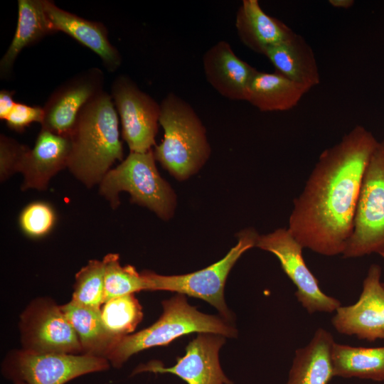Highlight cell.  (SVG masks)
<instances>
[{
    "label": "cell",
    "instance_id": "cell-1",
    "mask_svg": "<svg viewBox=\"0 0 384 384\" xmlns=\"http://www.w3.org/2000/svg\"><path fill=\"white\" fill-rule=\"evenodd\" d=\"M378 144L357 125L321 152L289 218L287 229L303 248L328 257L343 254L353 233L363 174Z\"/></svg>",
    "mask_w": 384,
    "mask_h": 384
},
{
    "label": "cell",
    "instance_id": "cell-2",
    "mask_svg": "<svg viewBox=\"0 0 384 384\" xmlns=\"http://www.w3.org/2000/svg\"><path fill=\"white\" fill-rule=\"evenodd\" d=\"M69 138L67 168L87 188L100 184L124 154L117 112L110 94L103 90L83 107Z\"/></svg>",
    "mask_w": 384,
    "mask_h": 384
},
{
    "label": "cell",
    "instance_id": "cell-3",
    "mask_svg": "<svg viewBox=\"0 0 384 384\" xmlns=\"http://www.w3.org/2000/svg\"><path fill=\"white\" fill-rule=\"evenodd\" d=\"M160 107L159 124L164 134L155 146V159L178 180L187 179L209 158L205 127L192 106L175 93L167 94Z\"/></svg>",
    "mask_w": 384,
    "mask_h": 384
},
{
    "label": "cell",
    "instance_id": "cell-4",
    "mask_svg": "<svg viewBox=\"0 0 384 384\" xmlns=\"http://www.w3.org/2000/svg\"><path fill=\"white\" fill-rule=\"evenodd\" d=\"M163 313L159 319L137 333L121 338L106 359L119 368L134 354L143 350L167 346L175 339L191 333H210L235 337L237 329L230 321L206 314L191 306L185 295L177 294L162 302Z\"/></svg>",
    "mask_w": 384,
    "mask_h": 384
},
{
    "label": "cell",
    "instance_id": "cell-5",
    "mask_svg": "<svg viewBox=\"0 0 384 384\" xmlns=\"http://www.w3.org/2000/svg\"><path fill=\"white\" fill-rule=\"evenodd\" d=\"M152 149L130 151L116 168L110 169L99 184V193L112 209L119 203V193L130 194L131 202L148 208L163 220L174 214L176 200L170 185L160 176Z\"/></svg>",
    "mask_w": 384,
    "mask_h": 384
},
{
    "label": "cell",
    "instance_id": "cell-6",
    "mask_svg": "<svg viewBox=\"0 0 384 384\" xmlns=\"http://www.w3.org/2000/svg\"><path fill=\"white\" fill-rule=\"evenodd\" d=\"M258 234L247 228L238 235V243L217 262L201 270L180 275H161L151 271L142 272L147 290H164L201 299L214 306L228 321L232 314L224 299V288L228 275L240 257L255 247Z\"/></svg>",
    "mask_w": 384,
    "mask_h": 384
},
{
    "label": "cell",
    "instance_id": "cell-7",
    "mask_svg": "<svg viewBox=\"0 0 384 384\" xmlns=\"http://www.w3.org/2000/svg\"><path fill=\"white\" fill-rule=\"evenodd\" d=\"M377 254L384 257V140L378 142L366 167L352 235L343 258Z\"/></svg>",
    "mask_w": 384,
    "mask_h": 384
},
{
    "label": "cell",
    "instance_id": "cell-8",
    "mask_svg": "<svg viewBox=\"0 0 384 384\" xmlns=\"http://www.w3.org/2000/svg\"><path fill=\"white\" fill-rule=\"evenodd\" d=\"M109 361L87 354L37 353L21 350L2 364L3 375L27 384H65L78 377L109 369Z\"/></svg>",
    "mask_w": 384,
    "mask_h": 384
},
{
    "label": "cell",
    "instance_id": "cell-9",
    "mask_svg": "<svg viewBox=\"0 0 384 384\" xmlns=\"http://www.w3.org/2000/svg\"><path fill=\"white\" fill-rule=\"evenodd\" d=\"M255 247L270 252L279 260L282 269L296 287L294 295L309 314L332 313L341 302L322 292L316 277L305 263L303 247L287 228L258 235Z\"/></svg>",
    "mask_w": 384,
    "mask_h": 384
},
{
    "label": "cell",
    "instance_id": "cell-10",
    "mask_svg": "<svg viewBox=\"0 0 384 384\" xmlns=\"http://www.w3.org/2000/svg\"><path fill=\"white\" fill-rule=\"evenodd\" d=\"M110 95L120 117L123 139L130 151L151 150L159 129L160 104L124 75L114 79Z\"/></svg>",
    "mask_w": 384,
    "mask_h": 384
},
{
    "label": "cell",
    "instance_id": "cell-11",
    "mask_svg": "<svg viewBox=\"0 0 384 384\" xmlns=\"http://www.w3.org/2000/svg\"><path fill=\"white\" fill-rule=\"evenodd\" d=\"M23 350L37 353L82 354L78 336L60 306L51 300L32 302L23 313Z\"/></svg>",
    "mask_w": 384,
    "mask_h": 384
},
{
    "label": "cell",
    "instance_id": "cell-12",
    "mask_svg": "<svg viewBox=\"0 0 384 384\" xmlns=\"http://www.w3.org/2000/svg\"><path fill=\"white\" fill-rule=\"evenodd\" d=\"M381 274V267L372 264L358 301L351 305L340 306L336 310L331 324L338 333L370 342L384 339V287Z\"/></svg>",
    "mask_w": 384,
    "mask_h": 384
},
{
    "label": "cell",
    "instance_id": "cell-13",
    "mask_svg": "<svg viewBox=\"0 0 384 384\" xmlns=\"http://www.w3.org/2000/svg\"><path fill=\"white\" fill-rule=\"evenodd\" d=\"M224 343L223 336L198 333L186 347L185 355L177 358L174 366L165 367L161 362L152 361L139 365L132 375L143 372L171 373L187 384H233L223 373L219 361V351Z\"/></svg>",
    "mask_w": 384,
    "mask_h": 384
},
{
    "label": "cell",
    "instance_id": "cell-14",
    "mask_svg": "<svg viewBox=\"0 0 384 384\" xmlns=\"http://www.w3.org/2000/svg\"><path fill=\"white\" fill-rule=\"evenodd\" d=\"M105 76L98 68L78 73L56 87L43 107L41 129L69 137L79 112L92 98L102 92Z\"/></svg>",
    "mask_w": 384,
    "mask_h": 384
},
{
    "label": "cell",
    "instance_id": "cell-15",
    "mask_svg": "<svg viewBox=\"0 0 384 384\" xmlns=\"http://www.w3.org/2000/svg\"><path fill=\"white\" fill-rule=\"evenodd\" d=\"M69 137L41 129L34 146L26 151L20 166L23 176L21 190H46L50 180L68 167L70 154Z\"/></svg>",
    "mask_w": 384,
    "mask_h": 384
},
{
    "label": "cell",
    "instance_id": "cell-16",
    "mask_svg": "<svg viewBox=\"0 0 384 384\" xmlns=\"http://www.w3.org/2000/svg\"><path fill=\"white\" fill-rule=\"evenodd\" d=\"M203 68L208 83L232 100L246 101L250 83L257 71L240 58L225 41H218L204 53Z\"/></svg>",
    "mask_w": 384,
    "mask_h": 384
},
{
    "label": "cell",
    "instance_id": "cell-17",
    "mask_svg": "<svg viewBox=\"0 0 384 384\" xmlns=\"http://www.w3.org/2000/svg\"><path fill=\"white\" fill-rule=\"evenodd\" d=\"M46 14L55 32L61 31L86 46L102 60L109 72L116 71L122 56L108 38V31L101 22L90 21L59 8L50 0H43Z\"/></svg>",
    "mask_w": 384,
    "mask_h": 384
},
{
    "label": "cell",
    "instance_id": "cell-18",
    "mask_svg": "<svg viewBox=\"0 0 384 384\" xmlns=\"http://www.w3.org/2000/svg\"><path fill=\"white\" fill-rule=\"evenodd\" d=\"M235 28L242 43L262 55L296 33L284 23L265 13L257 0L242 1L236 14Z\"/></svg>",
    "mask_w": 384,
    "mask_h": 384
},
{
    "label": "cell",
    "instance_id": "cell-19",
    "mask_svg": "<svg viewBox=\"0 0 384 384\" xmlns=\"http://www.w3.org/2000/svg\"><path fill=\"white\" fill-rule=\"evenodd\" d=\"M332 334L319 328L309 343L296 350L286 384H328L334 377Z\"/></svg>",
    "mask_w": 384,
    "mask_h": 384
},
{
    "label": "cell",
    "instance_id": "cell-20",
    "mask_svg": "<svg viewBox=\"0 0 384 384\" xmlns=\"http://www.w3.org/2000/svg\"><path fill=\"white\" fill-rule=\"evenodd\" d=\"M55 33L46 14L43 0H18V20L13 39L0 60V77L9 78L21 50L48 35Z\"/></svg>",
    "mask_w": 384,
    "mask_h": 384
},
{
    "label": "cell",
    "instance_id": "cell-21",
    "mask_svg": "<svg viewBox=\"0 0 384 384\" xmlns=\"http://www.w3.org/2000/svg\"><path fill=\"white\" fill-rule=\"evenodd\" d=\"M264 55L272 64L275 71L309 90L320 82L313 50L297 33L289 40L270 48Z\"/></svg>",
    "mask_w": 384,
    "mask_h": 384
},
{
    "label": "cell",
    "instance_id": "cell-22",
    "mask_svg": "<svg viewBox=\"0 0 384 384\" xmlns=\"http://www.w3.org/2000/svg\"><path fill=\"white\" fill-rule=\"evenodd\" d=\"M308 91L277 71L257 70L250 83L246 101L261 112H282L294 107Z\"/></svg>",
    "mask_w": 384,
    "mask_h": 384
},
{
    "label": "cell",
    "instance_id": "cell-23",
    "mask_svg": "<svg viewBox=\"0 0 384 384\" xmlns=\"http://www.w3.org/2000/svg\"><path fill=\"white\" fill-rule=\"evenodd\" d=\"M60 307L78 336L82 354L106 358L119 339L106 330L101 309L82 306L72 301Z\"/></svg>",
    "mask_w": 384,
    "mask_h": 384
},
{
    "label": "cell",
    "instance_id": "cell-24",
    "mask_svg": "<svg viewBox=\"0 0 384 384\" xmlns=\"http://www.w3.org/2000/svg\"><path fill=\"white\" fill-rule=\"evenodd\" d=\"M334 376L384 381V346L360 347L334 343Z\"/></svg>",
    "mask_w": 384,
    "mask_h": 384
},
{
    "label": "cell",
    "instance_id": "cell-25",
    "mask_svg": "<svg viewBox=\"0 0 384 384\" xmlns=\"http://www.w3.org/2000/svg\"><path fill=\"white\" fill-rule=\"evenodd\" d=\"M103 304L101 309L103 324L118 339L133 332L143 319L142 306L134 294L111 299Z\"/></svg>",
    "mask_w": 384,
    "mask_h": 384
},
{
    "label": "cell",
    "instance_id": "cell-26",
    "mask_svg": "<svg viewBox=\"0 0 384 384\" xmlns=\"http://www.w3.org/2000/svg\"><path fill=\"white\" fill-rule=\"evenodd\" d=\"M105 265V302L142 290H147L146 282L134 267L122 266L118 254L109 253L102 260Z\"/></svg>",
    "mask_w": 384,
    "mask_h": 384
},
{
    "label": "cell",
    "instance_id": "cell-27",
    "mask_svg": "<svg viewBox=\"0 0 384 384\" xmlns=\"http://www.w3.org/2000/svg\"><path fill=\"white\" fill-rule=\"evenodd\" d=\"M72 302L88 307L100 308L105 303V265L91 260L75 274Z\"/></svg>",
    "mask_w": 384,
    "mask_h": 384
},
{
    "label": "cell",
    "instance_id": "cell-28",
    "mask_svg": "<svg viewBox=\"0 0 384 384\" xmlns=\"http://www.w3.org/2000/svg\"><path fill=\"white\" fill-rule=\"evenodd\" d=\"M56 213L53 206L45 201H34L21 212L18 223L22 232L31 238L47 235L54 228Z\"/></svg>",
    "mask_w": 384,
    "mask_h": 384
},
{
    "label": "cell",
    "instance_id": "cell-29",
    "mask_svg": "<svg viewBox=\"0 0 384 384\" xmlns=\"http://www.w3.org/2000/svg\"><path fill=\"white\" fill-rule=\"evenodd\" d=\"M28 146L4 134L0 135V179L5 181L19 172L23 156Z\"/></svg>",
    "mask_w": 384,
    "mask_h": 384
},
{
    "label": "cell",
    "instance_id": "cell-30",
    "mask_svg": "<svg viewBox=\"0 0 384 384\" xmlns=\"http://www.w3.org/2000/svg\"><path fill=\"white\" fill-rule=\"evenodd\" d=\"M43 116V107L16 102L5 121L11 129L21 132L32 123L39 122L41 124Z\"/></svg>",
    "mask_w": 384,
    "mask_h": 384
},
{
    "label": "cell",
    "instance_id": "cell-31",
    "mask_svg": "<svg viewBox=\"0 0 384 384\" xmlns=\"http://www.w3.org/2000/svg\"><path fill=\"white\" fill-rule=\"evenodd\" d=\"M14 90H1L0 91V119L5 120L13 110L16 102L14 100Z\"/></svg>",
    "mask_w": 384,
    "mask_h": 384
},
{
    "label": "cell",
    "instance_id": "cell-32",
    "mask_svg": "<svg viewBox=\"0 0 384 384\" xmlns=\"http://www.w3.org/2000/svg\"><path fill=\"white\" fill-rule=\"evenodd\" d=\"M329 3L334 8L348 9L353 5L354 1L353 0H329Z\"/></svg>",
    "mask_w": 384,
    "mask_h": 384
},
{
    "label": "cell",
    "instance_id": "cell-33",
    "mask_svg": "<svg viewBox=\"0 0 384 384\" xmlns=\"http://www.w3.org/2000/svg\"><path fill=\"white\" fill-rule=\"evenodd\" d=\"M13 383L14 384H27L26 383L22 380H16V381H14Z\"/></svg>",
    "mask_w": 384,
    "mask_h": 384
},
{
    "label": "cell",
    "instance_id": "cell-34",
    "mask_svg": "<svg viewBox=\"0 0 384 384\" xmlns=\"http://www.w3.org/2000/svg\"><path fill=\"white\" fill-rule=\"evenodd\" d=\"M382 284H383V287H384V282H382Z\"/></svg>",
    "mask_w": 384,
    "mask_h": 384
}]
</instances>
